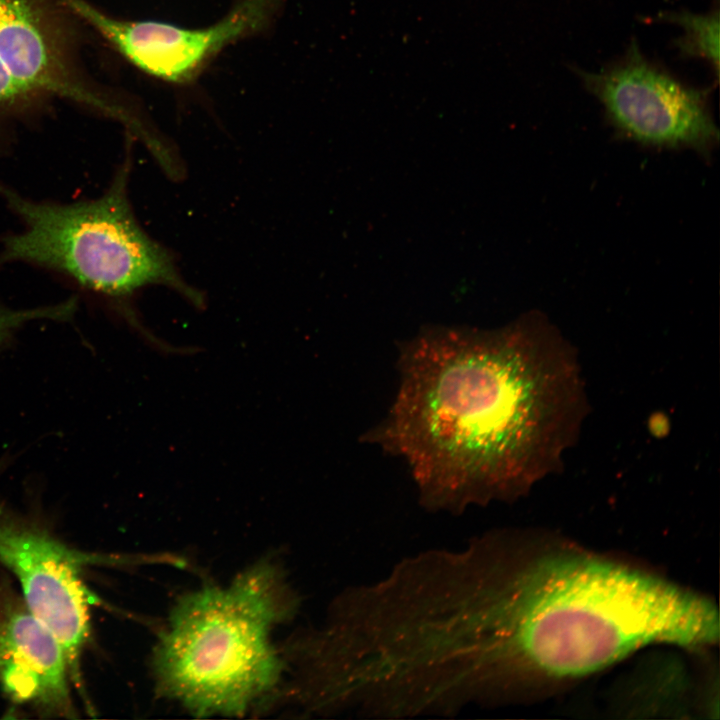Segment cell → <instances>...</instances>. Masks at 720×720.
Instances as JSON below:
<instances>
[{"label":"cell","mask_w":720,"mask_h":720,"mask_svg":"<svg viewBox=\"0 0 720 720\" xmlns=\"http://www.w3.org/2000/svg\"><path fill=\"white\" fill-rule=\"evenodd\" d=\"M417 635L432 682L459 710L584 677L651 643L713 645L719 614L646 571L495 533L443 554Z\"/></svg>","instance_id":"1"},{"label":"cell","mask_w":720,"mask_h":720,"mask_svg":"<svg viewBox=\"0 0 720 720\" xmlns=\"http://www.w3.org/2000/svg\"><path fill=\"white\" fill-rule=\"evenodd\" d=\"M398 368L395 401L369 440L406 461L431 509L518 496L577 424L573 360L542 320L429 331L402 345Z\"/></svg>","instance_id":"2"},{"label":"cell","mask_w":720,"mask_h":720,"mask_svg":"<svg viewBox=\"0 0 720 720\" xmlns=\"http://www.w3.org/2000/svg\"><path fill=\"white\" fill-rule=\"evenodd\" d=\"M296 607L280 569L264 561L225 587L183 595L153 651L158 693L199 717L245 714L281 678L269 635Z\"/></svg>","instance_id":"3"},{"label":"cell","mask_w":720,"mask_h":720,"mask_svg":"<svg viewBox=\"0 0 720 720\" xmlns=\"http://www.w3.org/2000/svg\"><path fill=\"white\" fill-rule=\"evenodd\" d=\"M130 170L128 151L104 193L72 203L34 200L0 183V198L22 224L3 238L0 265L45 268L114 299L160 284L201 304L168 250L138 223L128 197Z\"/></svg>","instance_id":"4"},{"label":"cell","mask_w":720,"mask_h":720,"mask_svg":"<svg viewBox=\"0 0 720 720\" xmlns=\"http://www.w3.org/2000/svg\"><path fill=\"white\" fill-rule=\"evenodd\" d=\"M78 20L61 0H0V123L64 100L137 127V114L88 75Z\"/></svg>","instance_id":"5"},{"label":"cell","mask_w":720,"mask_h":720,"mask_svg":"<svg viewBox=\"0 0 720 720\" xmlns=\"http://www.w3.org/2000/svg\"><path fill=\"white\" fill-rule=\"evenodd\" d=\"M572 70L602 104L619 135L647 146L692 148L705 155L718 144L709 105L712 86L684 84L650 61L636 39L599 71Z\"/></svg>","instance_id":"6"},{"label":"cell","mask_w":720,"mask_h":720,"mask_svg":"<svg viewBox=\"0 0 720 720\" xmlns=\"http://www.w3.org/2000/svg\"><path fill=\"white\" fill-rule=\"evenodd\" d=\"M88 561L47 533L0 515V563L18 579L27 610L61 643L76 684L95 602L80 577Z\"/></svg>","instance_id":"7"},{"label":"cell","mask_w":720,"mask_h":720,"mask_svg":"<svg viewBox=\"0 0 720 720\" xmlns=\"http://www.w3.org/2000/svg\"><path fill=\"white\" fill-rule=\"evenodd\" d=\"M84 24L142 71L186 82L228 44L262 29L276 0H240L218 23L187 29L156 21L112 17L87 0H61Z\"/></svg>","instance_id":"8"},{"label":"cell","mask_w":720,"mask_h":720,"mask_svg":"<svg viewBox=\"0 0 720 720\" xmlns=\"http://www.w3.org/2000/svg\"><path fill=\"white\" fill-rule=\"evenodd\" d=\"M69 666L57 637L28 610L12 613L0 629V682L18 703L72 717Z\"/></svg>","instance_id":"9"},{"label":"cell","mask_w":720,"mask_h":720,"mask_svg":"<svg viewBox=\"0 0 720 720\" xmlns=\"http://www.w3.org/2000/svg\"><path fill=\"white\" fill-rule=\"evenodd\" d=\"M657 19L682 28L683 35L674 41L680 55L687 58H699L707 62L718 82L720 66L718 6L702 14L688 10L661 12L657 15Z\"/></svg>","instance_id":"10"},{"label":"cell","mask_w":720,"mask_h":720,"mask_svg":"<svg viewBox=\"0 0 720 720\" xmlns=\"http://www.w3.org/2000/svg\"><path fill=\"white\" fill-rule=\"evenodd\" d=\"M76 309L75 298L52 305L22 309L0 304V347L24 325L38 320L65 321L72 317Z\"/></svg>","instance_id":"11"}]
</instances>
